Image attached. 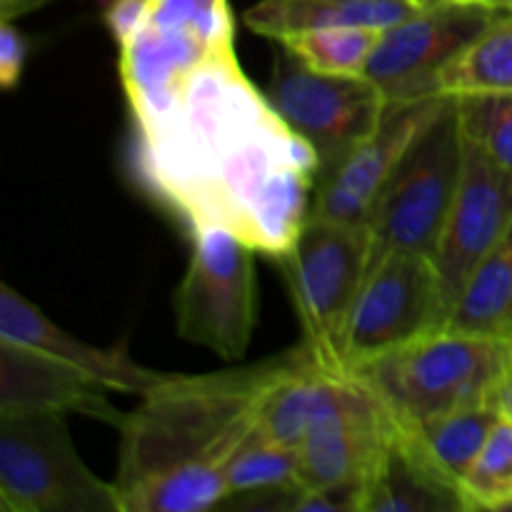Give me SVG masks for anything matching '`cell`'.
<instances>
[{"mask_svg": "<svg viewBox=\"0 0 512 512\" xmlns=\"http://www.w3.org/2000/svg\"><path fill=\"white\" fill-rule=\"evenodd\" d=\"M300 348L205 375H173L120 423V512H205L228 500L225 470L258 430L260 408Z\"/></svg>", "mask_w": 512, "mask_h": 512, "instance_id": "1", "label": "cell"}, {"mask_svg": "<svg viewBox=\"0 0 512 512\" xmlns=\"http://www.w3.org/2000/svg\"><path fill=\"white\" fill-rule=\"evenodd\" d=\"M278 118L268 95L233 53L200 65L153 123L133 125V173L150 195L185 218L218 170Z\"/></svg>", "mask_w": 512, "mask_h": 512, "instance_id": "2", "label": "cell"}, {"mask_svg": "<svg viewBox=\"0 0 512 512\" xmlns=\"http://www.w3.org/2000/svg\"><path fill=\"white\" fill-rule=\"evenodd\" d=\"M510 373L512 338L438 328L355 365L348 375L358 378L403 430L475 403H503Z\"/></svg>", "mask_w": 512, "mask_h": 512, "instance_id": "3", "label": "cell"}, {"mask_svg": "<svg viewBox=\"0 0 512 512\" xmlns=\"http://www.w3.org/2000/svg\"><path fill=\"white\" fill-rule=\"evenodd\" d=\"M278 268L303 328V345L320 368L345 373V335L370 268L368 223L313 218Z\"/></svg>", "mask_w": 512, "mask_h": 512, "instance_id": "4", "label": "cell"}, {"mask_svg": "<svg viewBox=\"0 0 512 512\" xmlns=\"http://www.w3.org/2000/svg\"><path fill=\"white\" fill-rule=\"evenodd\" d=\"M463 173L458 98L410 148L368 220L370 265L390 253L435 255ZM370 270V268H368Z\"/></svg>", "mask_w": 512, "mask_h": 512, "instance_id": "5", "label": "cell"}, {"mask_svg": "<svg viewBox=\"0 0 512 512\" xmlns=\"http://www.w3.org/2000/svg\"><path fill=\"white\" fill-rule=\"evenodd\" d=\"M253 245L225 225L190 228V260L175 290V328L223 360L248 353L258 320Z\"/></svg>", "mask_w": 512, "mask_h": 512, "instance_id": "6", "label": "cell"}, {"mask_svg": "<svg viewBox=\"0 0 512 512\" xmlns=\"http://www.w3.org/2000/svg\"><path fill=\"white\" fill-rule=\"evenodd\" d=\"M65 415H0V500L8 512H120L113 483L83 463Z\"/></svg>", "mask_w": 512, "mask_h": 512, "instance_id": "7", "label": "cell"}, {"mask_svg": "<svg viewBox=\"0 0 512 512\" xmlns=\"http://www.w3.org/2000/svg\"><path fill=\"white\" fill-rule=\"evenodd\" d=\"M265 95L280 118L313 145L320 173L368 138L390 105L383 90L365 75L343 78L318 73L280 45Z\"/></svg>", "mask_w": 512, "mask_h": 512, "instance_id": "8", "label": "cell"}, {"mask_svg": "<svg viewBox=\"0 0 512 512\" xmlns=\"http://www.w3.org/2000/svg\"><path fill=\"white\" fill-rule=\"evenodd\" d=\"M445 325L448 308L433 255H385L370 265L355 300L345 335V373Z\"/></svg>", "mask_w": 512, "mask_h": 512, "instance_id": "9", "label": "cell"}, {"mask_svg": "<svg viewBox=\"0 0 512 512\" xmlns=\"http://www.w3.org/2000/svg\"><path fill=\"white\" fill-rule=\"evenodd\" d=\"M393 418L378 398L348 375L333 403L298 445V483L308 490L363 493L395 445Z\"/></svg>", "mask_w": 512, "mask_h": 512, "instance_id": "10", "label": "cell"}, {"mask_svg": "<svg viewBox=\"0 0 512 512\" xmlns=\"http://www.w3.org/2000/svg\"><path fill=\"white\" fill-rule=\"evenodd\" d=\"M120 83L133 125L153 123L173 105L185 80L218 55L235 50V20H170L148 13L120 45Z\"/></svg>", "mask_w": 512, "mask_h": 512, "instance_id": "11", "label": "cell"}, {"mask_svg": "<svg viewBox=\"0 0 512 512\" xmlns=\"http://www.w3.org/2000/svg\"><path fill=\"white\" fill-rule=\"evenodd\" d=\"M498 13L500 8L490 3L430 0L418 13L380 33L365 78L373 80L388 100L438 95L435 80L440 70Z\"/></svg>", "mask_w": 512, "mask_h": 512, "instance_id": "12", "label": "cell"}, {"mask_svg": "<svg viewBox=\"0 0 512 512\" xmlns=\"http://www.w3.org/2000/svg\"><path fill=\"white\" fill-rule=\"evenodd\" d=\"M448 100L450 95L390 100L378 128L318 175L310 215L340 223H368L385 185Z\"/></svg>", "mask_w": 512, "mask_h": 512, "instance_id": "13", "label": "cell"}, {"mask_svg": "<svg viewBox=\"0 0 512 512\" xmlns=\"http://www.w3.org/2000/svg\"><path fill=\"white\" fill-rule=\"evenodd\" d=\"M512 223V170L463 138V173L433 260L448 320L465 283Z\"/></svg>", "mask_w": 512, "mask_h": 512, "instance_id": "14", "label": "cell"}, {"mask_svg": "<svg viewBox=\"0 0 512 512\" xmlns=\"http://www.w3.org/2000/svg\"><path fill=\"white\" fill-rule=\"evenodd\" d=\"M0 340L48 355L70 368L83 370L105 388L140 395V398L168 378V373H158V370L135 363L128 350L120 345L95 348L75 338L10 285L0 288Z\"/></svg>", "mask_w": 512, "mask_h": 512, "instance_id": "15", "label": "cell"}, {"mask_svg": "<svg viewBox=\"0 0 512 512\" xmlns=\"http://www.w3.org/2000/svg\"><path fill=\"white\" fill-rule=\"evenodd\" d=\"M108 390L83 370L0 340V415L78 413L120 428L125 415Z\"/></svg>", "mask_w": 512, "mask_h": 512, "instance_id": "16", "label": "cell"}, {"mask_svg": "<svg viewBox=\"0 0 512 512\" xmlns=\"http://www.w3.org/2000/svg\"><path fill=\"white\" fill-rule=\"evenodd\" d=\"M500 418H503V403L488 400L445 413L415 428L395 430H398L400 450L410 465L463 510L460 490L465 475Z\"/></svg>", "mask_w": 512, "mask_h": 512, "instance_id": "17", "label": "cell"}, {"mask_svg": "<svg viewBox=\"0 0 512 512\" xmlns=\"http://www.w3.org/2000/svg\"><path fill=\"white\" fill-rule=\"evenodd\" d=\"M428 3L430 0H258L243 13V23L255 35L270 40L323 28L388 30Z\"/></svg>", "mask_w": 512, "mask_h": 512, "instance_id": "18", "label": "cell"}, {"mask_svg": "<svg viewBox=\"0 0 512 512\" xmlns=\"http://www.w3.org/2000/svg\"><path fill=\"white\" fill-rule=\"evenodd\" d=\"M445 328L512 338V223L473 270Z\"/></svg>", "mask_w": 512, "mask_h": 512, "instance_id": "19", "label": "cell"}, {"mask_svg": "<svg viewBox=\"0 0 512 512\" xmlns=\"http://www.w3.org/2000/svg\"><path fill=\"white\" fill-rule=\"evenodd\" d=\"M435 93L453 98L512 93V10H500L493 23L440 70Z\"/></svg>", "mask_w": 512, "mask_h": 512, "instance_id": "20", "label": "cell"}, {"mask_svg": "<svg viewBox=\"0 0 512 512\" xmlns=\"http://www.w3.org/2000/svg\"><path fill=\"white\" fill-rule=\"evenodd\" d=\"M383 30L373 28H323L285 35L273 40L295 60L325 75L360 78L368 70L373 50Z\"/></svg>", "mask_w": 512, "mask_h": 512, "instance_id": "21", "label": "cell"}, {"mask_svg": "<svg viewBox=\"0 0 512 512\" xmlns=\"http://www.w3.org/2000/svg\"><path fill=\"white\" fill-rule=\"evenodd\" d=\"M428 510H460V505L438 488L428 483L418 470L410 465L398 445L390 448L378 473L363 493L360 512H428Z\"/></svg>", "mask_w": 512, "mask_h": 512, "instance_id": "22", "label": "cell"}, {"mask_svg": "<svg viewBox=\"0 0 512 512\" xmlns=\"http://www.w3.org/2000/svg\"><path fill=\"white\" fill-rule=\"evenodd\" d=\"M225 483L228 498L298 483V448L255 430L230 458Z\"/></svg>", "mask_w": 512, "mask_h": 512, "instance_id": "23", "label": "cell"}, {"mask_svg": "<svg viewBox=\"0 0 512 512\" xmlns=\"http://www.w3.org/2000/svg\"><path fill=\"white\" fill-rule=\"evenodd\" d=\"M460 500L465 512L512 508V420L505 413L470 465Z\"/></svg>", "mask_w": 512, "mask_h": 512, "instance_id": "24", "label": "cell"}, {"mask_svg": "<svg viewBox=\"0 0 512 512\" xmlns=\"http://www.w3.org/2000/svg\"><path fill=\"white\" fill-rule=\"evenodd\" d=\"M460 133L493 163L512 170V93L458 98Z\"/></svg>", "mask_w": 512, "mask_h": 512, "instance_id": "25", "label": "cell"}, {"mask_svg": "<svg viewBox=\"0 0 512 512\" xmlns=\"http://www.w3.org/2000/svg\"><path fill=\"white\" fill-rule=\"evenodd\" d=\"M28 53V38L10 23V18H3V25H0V85L5 90H13L20 83Z\"/></svg>", "mask_w": 512, "mask_h": 512, "instance_id": "26", "label": "cell"}, {"mask_svg": "<svg viewBox=\"0 0 512 512\" xmlns=\"http://www.w3.org/2000/svg\"><path fill=\"white\" fill-rule=\"evenodd\" d=\"M148 13L150 0H108L103 20L118 48L145 23Z\"/></svg>", "mask_w": 512, "mask_h": 512, "instance_id": "27", "label": "cell"}, {"mask_svg": "<svg viewBox=\"0 0 512 512\" xmlns=\"http://www.w3.org/2000/svg\"><path fill=\"white\" fill-rule=\"evenodd\" d=\"M503 413L512 420V373H510L508 385H505V390H503Z\"/></svg>", "mask_w": 512, "mask_h": 512, "instance_id": "28", "label": "cell"}, {"mask_svg": "<svg viewBox=\"0 0 512 512\" xmlns=\"http://www.w3.org/2000/svg\"><path fill=\"white\" fill-rule=\"evenodd\" d=\"M490 3L500 10H512V0H490Z\"/></svg>", "mask_w": 512, "mask_h": 512, "instance_id": "29", "label": "cell"}, {"mask_svg": "<svg viewBox=\"0 0 512 512\" xmlns=\"http://www.w3.org/2000/svg\"><path fill=\"white\" fill-rule=\"evenodd\" d=\"M460 3H490V0H460ZM493 5V3H490Z\"/></svg>", "mask_w": 512, "mask_h": 512, "instance_id": "30", "label": "cell"}, {"mask_svg": "<svg viewBox=\"0 0 512 512\" xmlns=\"http://www.w3.org/2000/svg\"><path fill=\"white\" fill-rule=\"evenodd\" d=\"M105 3H108V0H105Z\"/></svg>", "mask_w": 512, "mask_h": 512, "instance_id": "31", "label": "cell"}]
</instances>
